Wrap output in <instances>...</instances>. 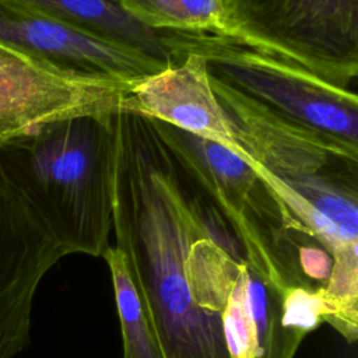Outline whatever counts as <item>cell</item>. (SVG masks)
Segmentation results:
<instances>
[{
  "label": "cell",
  "mask_w": 358,
  "mask_h": 358,
  "mask_svg": "<svg viewBox=\"0 0 358 358\" xmlns=\"http://www.w3.org/2000/svg\"><path fill=\"white\" fill-rule=\"evenodd\" d=\"M110 270L120 322L123 358H166L150 316L127 273L120 253L109 248L102 256Z\"/></svg>",
  "instance_id": "13"
},
{
  "label": "cell",
  "mask_w": 358,
  "mask_h": 358,
  "mask_svg": "<svg viewBox=\"0 0 358 358\" xmlns=\"http://www.w3.org/2000/svg\"><path fill=\"white\" fill-rule=\"evenodd\" d=\"M207 200L152 117L116 110L115 249L166 358H231L220 320L194 302L186 268Z\"/></svg>",
  "instance_id": "1"
},
{
  "label": "cell",
  "mask_w": 358,
  "mask_h": 358,
  "mask_svg": "<svg viewBox=\"0 0 358 358\" xmlns=\"http://www.w3.org/2000/svg\"><path fill=\"white\" fill-rule=\"evenodd\" d=\"M115 154L116 110L73 116L0 141V173L66 256L102 257L110 248Z\"/></svg>",
  "instance_id": "3"
},
{
  "label": "cell",
  "mask_w": 358,
  "mask_h": 358,
  "mask_svg": "<svg viewBox=\"0 0 358 358\" xmlns=\"http://www.w3.org/2000/svg\"><path fill=\"white\" fill-rule=\"evenodd\" d=\"M133 87L63 70L0 41V141L53 120L117 110Z\"/></svg>",
  "instance_id": "7"
},
{
  "label": "cell",
  "mask_w": 358,
  "mask_h": 358,
  "mask_svg": "<svg viewBox=\"0 0 358 358\" xmlns=\"http://www.w3.org/2000/svg\"><path fill=\"white\" fill-rule=\"evenodd\" d=\"M0 41L63 70L130 85L169 66L13 0H0Z\"/></svg>",
  "instance_id": "9"
},
{
  "label": "cell",
  "mask_w": 358,
  "mask_h": 358,
  "mask_svg": "<svg viewBox=\"0 0 358 358\" xmlns=\"http://www.w3.org/2000/svg\"><path fill=\"white\" fill-rule=\"evenodd\" d=\"M186 268L193 299L220 320L231 358H294L327 320L322 296L289 295L271 281L210 196Z\"/></svg>",
  "instance_id": "4"
},
{
  "label": "cell",
  "mask_w": 358,
  "mask_h": 358,
  "mask_svg": "<svg viewBox=\"0 0 358 358\" xmlns=\"http://www.w3.org/2000/svg\"><path fill=\"white\" fill-rule=\"evenodd\" d=\"M171 57L201 55L210 76L271 112L358 145V95L302 66L234 38L161 31ZM173 62V60H172Z\"/></svg>",
  "instance_id": "5"
},
{
  "label": "cell",
  "mask_w": 358,
  "mask_h": 358,
  "mask_svg": "<svg viewBox=\"0 0 358 358\" xmlns=\"http://www.w3.org/2000/svg\"><path fill=\"white\" fill-rule=\"evenodd\" d=\"M66 255L39 217L0 173V358L31 343L38 287Z\"/></svg>",
  "instance_id": "8"
},
{
  "label": "cell",
  "mask_w": 358,
  "mask_h": 358,
  "mask_svg": "<svg viewBox=\"0 0 358 358\" xmlns=\"http://www.w3.org/2000/svg\"><path fill=\"white\" fill-rule=\"evenodd\" d=\"M120 8L154 31L231 36L224 0H116Z\"/></svg>",
  "instance_id": "12"
},
{
  "label": "cell",
  "mask_w": 358,
  "mask_h": 358,
  "mask_svg": "<svg viewBox=\"0 0 358 358\" xmlns=\"http://www.w3.org/2000/svg\"><path fill=\"white\" fill-rule=\"evenodd\" d=\"M210 76V74H208ZM241 157L319 241L333 266L327 324L358 336V145L285 119L210 76Z\"/></svg>",
  "instance_id": "2"
},
{
  "label": "cell",
  "mask_w": 358,
  "mask_h": 358,
  "mask_svg": "<svg viewBox=\"0 0 358 358\" xmlns=\"http://www.w3.org/2000/svg\"><path fill=\"white\" fill-rule=\"evenodd\" d=\"M231 36L355 90L358 0H224Z\"/></svg>",
  "instance_id": "6"
},
{
  "label": "cell",
  "mask_w": 358,
  "mask_h": 358,
  "mask_svg": "<svg viewBox=\"0 0 358 358\" xmlns=\"http://www.w3.org/2000/svg\"><path fill=\"white\" fill-rule=\"evenodd\" d=\"M53 20L133 48L165 64L172 57L161 31L150 29L129 14L116 0H13Z\"/></svg>",
  "instance_id": "11"
},
{
  "label": "cell",
  "mask_w": 358,
  "mask_h": 358,
  "mask_svg": "<svg viewBox=\"0 0 358 358\" xmlns=\"http://www.w3.org/2000/svg\"><path fill=\"white\" fill-rule=\"evenodd\" d=\"M166 69L137 83L122 108L214 141L241 155L231 122L210 83L206 60L196 52L172 56Z\"/></svg>",
  "instance_id": "10"
}]
</instances>
